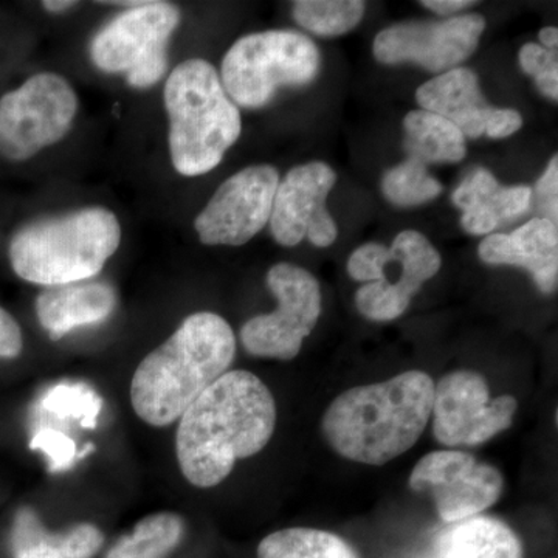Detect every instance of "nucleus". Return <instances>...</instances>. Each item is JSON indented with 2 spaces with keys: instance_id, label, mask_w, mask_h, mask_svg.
I'll return each instance as SVG.
<instances>
[{
  "instance_id": "a211bd4d",
  "label": "nucleus",
  "mask_w": 558,
  "mask_h": 558,
  "mask_svg": "<svg viewBox=\"0 0 558 558\" xmlns=\"http://www.w3.org/2000/svg\"><path fill=\"white\" fill-rule=\"evenodd\" d=\"M422 109L449 120L465 138L486 135L494 106L488 105L472 69L458 68L440 73L416 90Z\"/></svg>"
},
{
  "instance_id": "412c9836",
  "label": "nucleus",
  "mask_w": 558,
  "mask_h": 558,
  "mask_svg": "<svg viewBox=\"0 0 558 558\" xmlns=\"http://www.w3.org/2000/svg\"><path fill=\"white\" fill-rule=\"evenodd\" d=\"M428 558H524V549L505 521L476 515L439 534Z\"/></svg>"
},
{
  "instance_id": "f704fd0d",
  "label": "nucleus",
  "mask_w": 558,
  "mask_h": 558,
  "mask_svg": "<svg viewBox=\"0 0 558 558\" xmlns=\"http://www.w3.org/2000/svg\"><path fill=\"white\" fill-rule=\"evenodd\" d=\"M76 2H64V0H50V2H43L44 9L50 13H64L65 10L75 7Z\"/></svg>"
},
{
  "instance_id": "dca6fc26",
  "label": "nucleus",
  "mask_w": 558,
  "mask_h": 558,
  "mask_svg": "<svg viewBox=\"0 0 558 558\" xmlns=\"http://www.w3.org/2000/svg\"><path fill=\"white\" fill-rule=\"evenodd\" d=\"M478 256L488 266L527 270L539 292H556L558 284L557 223L534 218L512 233H492L481 241Z\"/></svg>"
},
{
  "instance_id": "6e6552de",
  "label": "nucleus",
  "mask_w": 558,
  "mask_h": 558,
  "mask_svg": "<svg viewBox=\"0 0 558 558\" xmlns=\"http://www.w3.org/2000/svg\"><path fill=\"white\" fill-rule=\"evenodd\" d=\"M78 112V98L57 73L32 76L0 98V154L11 161L32 159L64 138Z\"/></svg>"
},
{
  "instance_id": "2f4dec72",
  "label": "nucleus",
  "mask_w": 558,
  "mask_h": 558,
  "mask_svg": "<svg viewBox=\"0 0 558 558\" xmlns=\"http://www.w3.org/2000/svg\"><path fill=\"white\" fill-rule=\"evenodd\" d=\"M523 126V117L519 110L510 108H495L486 131L487 137L501 140L519 132Z\"/></svg>"
},
{
  "instance_id": "ddd939ff",
  "label": "nucleus",
  "mask_w": 558,
  "mask_h": 558,
  "mask_svg": "<svg viewBox=\"0 0 558 558\" xmlns=\"http://www.w3.org/2000/svg\"><path fill=\"white\" fill-rule=\"evenodd\" d=\"M279 174L271 165L244 168L216 190L194 220L202 244L240 247L269 223Z\"/></svg>"
},
{
  "instance_id": "6ab92c4d",
  "label": "nucleus",
  "mask_w": 558,
  "mask_h": 558,
  "mask_svg": "<svg viewBox=\"0 0 558 558\" xmlns=\"http://www.w3.org/2000/svg\"><path fill=\"white\" fill-rule=\"evenodd\" d=\"M117 292L108 282L81 281L40 293L36 314L40 326L58 341L81 326L97 325L113 314Z\"/></svg>"
},
{
  "instance_id": "f3484780",
  "label": "nucleus",
  "mask_w": 558,
  "mask_h": 558,
  "mask_svg": "<svg viewBox=\"0 0 558 558\" xmlns=\"http://www.w3.org/2000/svg\"><path fill=\"white\" fill-rule=\"evenodd\" d=\"M531 186H506L486 168H476L451 194L461 209V226L472 236H488L505 223L526 215L532 205Z\"/></svg>"
},
{
  "instance_id": "5701e85b",
  "label": "nucleus",
  "mask_w": 558,
  "mask_h": 558,
  "mask_svg": "<svg viewBox=\"0 0 558 558\" xmlns=\"http://www.w3.org/2000/svg\"><path fill=\"white\" fill-rule=\"evenodd\" d=\"M258 558H360L355 549L332 532L289 527L267 535L258 546Z\"/></svg>"
},
{
  "instance_id": "1a4fd4ad",
  "label": "nucleus",
  "mask_w": 558,
  "mask_h": 558,
  "mask_svg": "<svg viewBox=\"0 0 558 558\" xmlns=\"http://www.w3.org/2000/svg\"><path fill=\"white\" fill-rule=\"evenodd\" d=\"M278 301L270 314L250 318L241 329L242 347L260 359L288 360L300 354L322 314V290L311 271L295 264H275L266 277Z\"/></svg>"
},
{
  "instance_id": "c756f323",
  "label": "nucleus",
  "mask_w": 558,
  "mask_h": 558,
  "mask_svg": "<svg viewBox=\"0 0 558 558\" xmlns=\"http://www.w3.org/2000/svg\"><path fill=\"white\" fill-rule=\"evenodd\" d=\"M535 194L538 202L539 211L543 213V218L557 223L558 220V157L554 156L550 159L548 168L543 172L542 178L538 179Z\"/></svg>"
},
{
  "instance_id": "4468645a",
  "label": "nucleus",
  "mask_w": 558,
  "mask_h": 558,
  "mask_svg": "<svg viewBox=\"0 0 558 558\" xmlns=\"http://www.w3.org/2000/svg\"><path fill=\"white\" fill-rule=\"evenodd\" d=\"M337 174L328 163L299 165L279 180L270 216V231L282 247H295L304 238L318 248L332 245L339 227L326 208Z\"/></svg>"
},
{
  "instance_id": "aec40b11",
  "label": "nucleus",
  "mask_w": 558,
  "mask_h": 558,
  "mask_svg": "<svg viewBox=\"0 0 558 558\" xmlns=\"http://www.w3.org/2000/svg\"><path fill=\"white\" fill-rule=\"evenodd\" d=\"M102 545L105 535L95 524L78 523L50 532L27 506L17 510L11 529L14 558H95Z\"/></svg>"
},
{
  "instance_id": "423d86ee",
  "label": "nucleus",
  "mask_w": 558,
  "mask_h": 558,
  "mask_svg": "<svg viewBox=\"0 0 558 558\" xmlns=\"http://www.w3.org/2000/svg\"><path fill=\"white\" fill-rule=\"evenodd\" d=\"M317 44L295 31L252 33L223 57L220 81L230 100L245 109L269 105L282 87H304L317 78Z\"/></svg>"
},
{
  "instance_id": "bb28decb",
  "label": "nucleus",
  "mask_w": 558,
  "mask_h": 558,
  "mask_svg": "<svg viewBox=\"0 0 558 558\" xmlns=\"http://www.w3.org/2000/svg\"><path fill=\"white\" fill-rule=\"evenodd\" d=\"M44 410L58 417L80 418L81 427H97L102 399L84 384H61L51 388L43 399Z\"/></svg>"
},
{
  "instance_id": "72a5a7b5",
  "label": "nucleus",
  "mask_w": 558,
  "mask_h": 558,
  "mask_svg": "<svg viewBox=\"0 0 558 558\" xmlns=\"http://www.w3.org/2000/svg\"><path fill=\"white\" fill-rule=\"evenodd\" d=\"M539 43L546 50L556 51L558 47V31L556 27H545L538 33Z\"/></svg>"
},
{
  "instance_id": "0eeeda50",
  "label": "nucleus",
  "mask_w": 558,
  "mask_h": 558,
  "mask_svg": "<svg viewBox=\"0 0 558 558\" xmlns=\"http://www.w3.org/2000/svg\"><path fill=\"white\" fill-rule=\"evenodd\" d=\"M179 24L180 11L172 3H138L94 36L92 61L102 72L124 73L131 87L148 89L168 68V43Z\"/></svg>"
},
{
  "instance_id": "f03ea898",
  "label": "nucleus",
  "mask_w": 558,
  "mask_h": 558,
  "mask_svg": "<svg viewBox=\"0 0 558 558\" xmlns=\"http://www.w3.org/2000/svg\"><path fill=\"white\" fill-rule=\"evenodd\" d=\"M433 398L435 381L416 369L348 389L326 410L323 435L341 458L366 465L388 464L424 435Z\"/></svg>"
},
{
  "instance_id": "4be33fe9",
  "label": "nucleus",
  "mask_w": 558,
  "mask_h": 558,
  "mask_svg": "<svg viewBox=\"0 0 558 558\" xmlns=\"http://www.w3.org/2000/svg\"><path fill=\"white\" fill-rule=\"evenodd\" d=\"M403 149L407 159L418 163H459L468 154L464 134L449 120L428 112L411 110L403 119Z\"/></svg>"
},
{
  "instance_id": "cd10ccee",
  "label": "nucleus",
  "mask_w": 558,
  "mask_h": 558,
  "mask_svg": "<svg viewBox=\"0 0 558 558\" xmlns=\"http://www.w3.org/2000/svg\"><path fill=\"white\" fill-rule=\"evenodd\" d=\"M520 68L532 76L538 90L549 100H558V60L556 51L539 44L527 43L519 51Z\"/></svg>"
},
{
  "instance_id": "f8f14e48",
  "label": "nucleus",
  "mask_w": 558,
  "mask_h": 558,
  "mask_svg": "<svg viewBox=\"0 0 558 558\" xmlns=\"http://www.w3.org/2000/svg\"><path fill=\"white\" fill-rule=\"evenodd\" d=\"M410 487L432 495L439 519L453 524L492 508L501 498L505 480L498 469L473 454L438 450L414 465Z\"/></svg>"
},
{
  "instance_id": "473e14b6",
  "label": "nucleus",
  "mask_w": 558,
  "mask_h": 558,
  "mask_svg": "<svg viewBox=\"0 0 558 558\" xmlns=\"http://www.w3.org/2000/svg\"><path fill=\"white\" fill-rule=\"evenodd\" d=\"M421 5L447 20V17L458 16L461 11L476 5V2L475 0H470V2L469 0H422Z\"/></svg>"
},
{
  "instance_id": "c85d7f7f",
  "label": "nucleus",
  "mask_w": 558,
  "mask_h": 558,
  "mask_svg": "<svg viewBox=\"0 0 558 558\" xmlns=\"http://www.w3.org/2000/svg\"><path fill=\"white\" fill-rule=\"evenodd\" d=\"M31 449L46 453L47 459H49V470L51 473L62 472V470L72 468L73 462L78 459L76 444L64 433L58 432V429H40V432L33 436Z\"/></svg>"
},
{
  "instance_id": "393cba45",
  "label": "nucleus",
  "mask_w": 558,
  "mask_h": 558,
  "mask_svg": "<svg viewBox=\"0 0 558 558\" xmlns=\"http://www.w3.org/2000/svg\"><path fill=\"white\" fill-rule=\"evenodd\" d=\"M365 11L362 0H299L292 7L296 24L322 38H337L354 31Z\"/></svg>"
},
{
  "instance_id": "f257e3e1",
  "label": "nucleus",
  "mask_w": 558,
  "mask_h": 558,
  "mask_svg": "<svg viewBox=\"0 0 558 558\" xmlns=\"http://www.w3.org/2000/svg\"><path fill=\"white\" fill-rule=\"evenodd\" d=\"M277 427L270 389L248 371H227L179 418L175 453L193 486H218L240 459L258 454Z\"/></svg>"
},
{
  "instance_id": "a878e982",
  "label": "nucleus",
  "mask_w": 558,
  "mask_h": 558,
  "mask_svg": "<svg viewBox=\"0 0 558 558\" xmlns=\"http://www.w3.org/2000/svg\"><path fill=\"white\" fill-rule=\"evenodd\" d=\"M380 189L385 199L396 207H418L442 193L439 180L429 174L425 165L413 159L389 168L381 178Z\"/></svg>"
},
{
  "instance_id": "9b49d317",
  "label": "nucleus",
  "mask_w": 558,
  "mask_h": 558,
  "mask_svg": "<svg viewBox=\"0 0 558 558\" xmlns=\"http://www.w3.org/2000/svg\"><path fill=\"white\" fill-rule=\"evenodd\" d=\"M481 14H458L440 21H407L377 33L374 58L385 65L413 62L432 73L461 68L478 49L486 31Z\"/></svg>"
},
{
  "instance_id": "39448f33",
  "label": "nucleus",
  "mask_w": 558,
  "mask_h": 558,
  "mask_svg": "<svg viewBox=\"0 0 558 558\" xmlns=\"http://www.w3.org/2000/svg\"><path fill=\"white\" fill-rule=\"evenodd\" d=\"M163 98L175 171L197 178L218 168L241 137L242 121L216 69L201 58L183 61L168 76Z\"/></svg>"
},
{
  "instance_id": "2eb2a0df",
  "label": "nucleus",
  "mask_w": 558,
  "mask_h": 558,
  "mask_svg": "<svg viewBox=\"0 0 558 558\" xmlns=\"http://www.w3.org/2000/svg\"><path fill=\"white\" fill-rule=\"evenodd\" d=\"M399 263V275L392 278L391 252L388 267L380 269L373 282H366L355 293V306L371 322H392L402 317L422 286L435 277L442 266L440 253L427 236L416 230L400 231L391 247Z\"/></svg>"
},
{
  "instance_id": "b1692460",
  "label": "nucleus",
  "mask_w": 558,
  "mask_h": 558,
  "mask_svg": "<svg viewBox=\"0 0 558 558\" xmlns=\"http://www.w3.org/2000/svg\"><path fill=\"white\" fill-rule=\"evenodd\" d=\"M182 535L183 521L178 513H153L140 520L132 534L121 537L106 558H167Z\"/></svg>"
},
{
  "instance_id": "20e7f679",
  "label": "nucleus",
  "mask_w": 558,
  "mask_h": 558,
  "mask_svg": "<svg viewBox=\"0 0 558 558\" xmlns=\"http://www.w3.org/2000/svg\"><path fill=\"white\" fill-rule=\"evenodd\" d=\"M120 242L119 218L110 209L81 208L17 231L10 242V263L24 281L57 288L97 277Z\"/></svg>"
},
{
  "instance_id": "7ed1b4c3",
  "label": "nucleus",
  "mask_w": 558,
  "mask_h": 558,
  "mask_svg": "<svg viewBox=\"0 0 558 558\" xmlns=\"http://www.w3.org/2000/svg\"><path fill=\"white\" fill-rule=\"evenodd\" d=\"M236 337L213 312H197L140 363L131 384L135 414L153 427L178 421L205 389L229 371Z\"/></svg>"
},
{
  "instance_id": "9d476101",
  "label": "nucleus",
  "mask_w": 558,
  "mask_h": 558,
  "mask_svg": "<svg viewBox=\"0 0 558 558\" xmlns=\"http://www.w3.org/2000/svg\"><path fill=\"white\" fill-rule=\"evenodd\" d=\"M519 402L512 396L490 399L486 379L473 371H454L435 384L433 435L442 446L475 447L513 424Z\"/></svg>"
},
{
  "instance_id": "7c9ffc66",
  "label": "nucleus",
  "mask_w": 558,
  "mask_h": 558,
  "mask_svg": "<svg viewBox=\"0 0 558 558\" xmlns=\"http://www.w3.org/2000/svg\"><path fill=\"white\" fill-rule=\"evenodd\" d=\"M24 348L21 326L9 312L0 307V359L11 360L20 357Z\"/></svg>"
}]
</instances>
